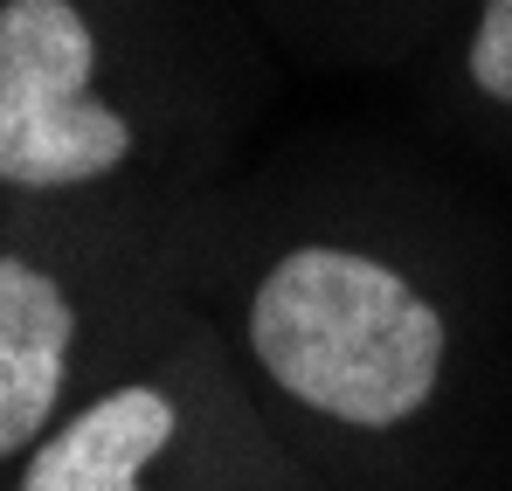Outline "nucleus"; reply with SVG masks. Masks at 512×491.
Here are the masks:
<instances>
[{
  "instance_id": "f257e3e1",
  "label": "nucleus",
  "mask_w": 512,
  "mask_h": 491,
  "mask_svg": "<svg viewBox=\"0 0 512 491\" xmlns=\"http://www.w3.org/2000/svg\"><path fill=\"white\" fill-rule=\"evenodd\" d=\"M250 353L298 409L346 429H395L429 409L450 332L395 263L346 243H298L256 284Z\"/></svg>"
},
{
  "instance_id": "f03ea898",
  "label": "nucleus",
  "mask_w": 512,
  "mask_h": 491,
  "mask_svg": "<svg viewBox=\"0 0 512 491\" xmlns=\"http://www.w3.org/2000/svg\"><path fill=\"white\" fill-rule=\"evenodd\" d=\"M90 77L97 35L77 0H0V187L56 194L132 160V125Z\"/></svg>"
},
{
  "instance_id": "7ed1b4c3",
  "label": "nucleus",
  "mask_w": 512,
  "mask_h": 491,
  "mask_svg": "<svg viewBox=\"0 0 512 491\" xmlns=\"http://www.w3.org/2000/svg\"><path fill=\"white\" fill-rule=\"evenodd\" d=\"M70 346H77L70 291L42 263L0 256V464L49 436L70 388Z\"/></svg>"
},
{
  "instance_id": "20e7f679",
  "label": "nucleus",
  "mask_w": 512,
  "mask_h": 491,
  "mask_svg": "<svg viewBox=\"0 0 512 491\" xmlns=\"http://www.w3.org/2000/svg\"><path fill=\"white\" fill-rule=\"evenodd\" d=\"M173 436H180V409L167 388L125 381V388L97 395L90 409L63 415L28 450L21 491H146Z\"/></svg>"
},
{
  "instance_id": "39448f33",
  "label": "nucleus",
  "mask_w": 512,
  "mask_h": 491,
  "mask_svg": "<svg viewBox=\"0 0 512 491\" xmlns=\"http://www.w3.org/2000/svg\"><path fill=\"white\" fill-rule=\"evenodd\" d=\"M471 83L512 104V0H485V14L471 28Z\"/></svg>"
}]
</instances>
